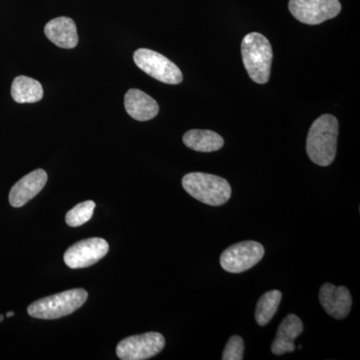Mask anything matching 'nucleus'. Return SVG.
<instances>
[{"label": "nucleus", "instance_id": "f257e3e1", "mask_svg": "<svg viewBox=\"0 0 360 360\" xmlns=\"http://www.w3.org/2000/svg\"><path fill=\"white\" fill-rule=\"evenodd\" d=\"M338 122L330 115L319 116L310 127L307 153L319 167H328L335 160L338 149Z\"/></svg>", "mask_w": 360, "mask_h": 360}, {"label": "nucleus", "instance_id": "f03ea898", "mask_svg": "<svg viewBox=\"0 0 360 360\" xmlns=\"http://www.w3.org/2000/svg\"><path fill=\"white\" fill-rule=\"evenodd\" d=\"M243 65L252 82L264 84L269 82L274 51L264 35L248 33L241 44Z\"/></svg>", "mask_w": 360, "mask_h": 360}, {"label": "nucleus", "instance_id": "7ed1b4c3", "mask_svg": "<svg viewBox=\"0 0 360 360\" xmlns=\"http://www.w3.org/2000/svg\"><path fill=\"white\" fill-rule=\"evenodd\" d=\"M182 186L189 195L207 205H224L231 196V184L217 175L191 172L182 179Z\"/></svg>", "mask_w": 360, "mask_h": 360}, {"label": "nucleus", "instance_id": "20e7f679", "mask_svg": "<svg viewBox=\"0 0 360 360\" xmlns=\"http://www.w3.org/2000/svg\"><path fill=\"white\" fill-rule=\"evenodd\" d=\"M89 293L82 288L63 291L47 296L32 303L27 312L30 316L39 319H58L68 316L84 304Z\"/></svg>", "mask_w": 360, "mask_h": 360}, {"label": "nucleus", "instance_id": "39448f33", "mask_svg": "<svg viewBox=\"0 0 360 360\" xmlns=\"http://www.w3.org/2000/svg\"><path fill=\"white\" fill-rule=\"evenodd\" d=\"M135 65L149 77L167 84H179L184 77L179 66L162 54L148 49H139L134 52Z\"/></svg>", "mask_w": 360, "mask_h": 360}, {"label": "nucleus", "instance_id": "423d86ee", "mask_svg": "<svg viewBox=\"0 0 360 360\" xmlns=\"http://www.w3.org/2000/svg\"><path fill=\"white\" fill-rule=\"evenodd\" d=\"M264 245L248 240L229 246L220 257V265L225 271L241 274L252 269L264 257Z\"/></svg>", "mask_w": 360, "mask_h": 360}, {"label": "nucleus", "instance_id": "0eeeda50", "mask_svg": "<svg viewBox=\"0 0 360 360\" xmlns=\"http://www.w3.org/2000/svg\"><path fill=\"white\" fill-rule=\"evenodd\" d=\"M165 345V338L160 333H146L120 341L116 354L122 360H146L160 354Z\"/></svg>", "mask_w": 360, "mask_h": 360}, {"label": "nucleus", "instance_id": "6e6552de", "mask_svg": "<svg viewBox=\"0 0 360 360\" xmlns=\"http://www.w3.org/2000/svg\"><path fill=\"white\" fill-rule=\"evenodd\" d=\"M288 8L300 22L316 25L336 18L341 4L338 0H290Z\"/></svg>", "mask_w": 360, "mask_h": 360}, {"label": "nucleus", "instance_id": "1a4fd4ad", "mask_svg": "<svg viewBox=\"0 0 360 360\" xmlns=\"http://www.w3.org/2000/svg\"><path fill=\"white\" fill-rule=\"evenodd\" d=\"M110 250L108 241L103 238H92L78 241L65 253V262L70 269H85L103 259Z\"/></svg>", "mask_w": 360, "mask_h": 360}, {"label": "nucleus", "instance_id": "9d476101", "mask_svg": "<svg viewBox=\"0 0 360 360\" xmlns=\"http://www.w3.org/2000/svg\"><path fill=\"white\" fill-rule=\"evenodd\" d=\"M319 302L324 310L335 319H345L352 309V295L345 286L324 283L319 290Z\"/></svg>", "mask_w": 360, "mask_h": 360}, {"label": "nucleus", "instance_id": "9b49d317", "mask_svg": "<svg viewBox=\"0 0 360 360\" xmlns=\"http://www.w3.org/2000/svg\"><path fill=\"white\" fill-rule=\"evenodd\" d=\"M47 174L44 169L33 170L18 180L9 193V202L13 207H21L44 189Z\"/></svg>", "mask_w": 360, "mask_h": 360}, {"label": "nucleus", "instance_id": "f8f14e48", "mask_svg": "<svg viewBox=\"0 0 360 360\" xmlns=\"http://www.w3.org/2000/svg\"><path fill=\"white\" fill-rule=\"evenodd\" d=\"M125 110L135 120L148 122L160 112L155 98L139 89H129L124 96Z\"/></svg>", "mask_w": 360, "mask_h": 360}, {"label": "nucleus", "instance_id": "ddd939ff", "mask_svg": "<svg viewBox=\"0 0 360 360\" xmlns=\"http://www.w3.org/2000/svg\"><path fill=\"white\" fill-rule=\"evenodd\" d=\"M44 33L52 44L61 49H75L78 44V34L75 21L66 16L53 18L44 27Z\"/></svg>", "mask_w": 360, "mask_h": 360}, {"label": "nucleus", "instance_id": "4468645a", "mask_svg": "<svg viewBox=\"0 0 360 360\" xmlns=\"http://www.w3.org/2000/svg\"><path fill=\"white\" fill-rule=\"evenodd\" d=\"M302 331L303 323L300 317L295 314H288L277 329L276 340L271 345L272 354L283 355L295 352V340L302 335Z\"/></svg>", "mask_w": 360, "mask_h": 360}, {"label": "nucleus", "instance_id": "2eb2a0df", "mask_svg": "<svg viewBox=\"0 0 360 360\" xmlns=\"http://www.w3.org/2000/svg\"><path fill=\"white\" fill-rule=\"evenodd\" d=\"M184 143L187 148L200 153H213L224 146V141L212 130L193 129L184 135Z\"/></svg>", "mask_w": 360, "mask_h": 360}, {"label": "nucleus", "instance_id": "dca6fc26", "mask_svg": "<svg viewBox=\"0 0 360 360\" xmlns=\"http://www.w3.org/2000/svg\"><path fill=\"white\" fill-rule=\"evenodd\" d=\"M11 96L18 103H34L44 97V89L37 80L20 75L14 78L11 85Z\"/></svg>", "mask_w": 360, "mask_h": 360}, {"label": "nucleus", "instance_id": "f3484780", "mask_svg": "<svg viewBox=\"0 0 360 360\" xmlns=\"http://www.w3.org/2000/svg\"><path fill=\"white\" fill-rule=\"evenodd\" d=\"M281 298L283 293L279 290H270L259 298L255 310V321L258 326H266L274 319L281 304Z\"/></svg>", "mask_w": 360, "mask_h": 360}, {"label": "nucleus", "instance_id": "a211bd4d", "mask_svg": "<svg viewBox=\"0 0 360 360\" xmlns=\"http://www.w3.org/2000/svg\"><path fill=\"white\" fill-rule=\"evenodd\" d=\"M94 208H96L94 201L87 200L79 203L66 213V224L70 227L82 226L91 219Z\"/></svg>", "mask_w": 360, "mask_h": 360}, {"label": "nucleus", "instance_id": "6ab92c4d", "mask_svg": "<svg viewBox=\"0 0 360 360\" xmlns=\"http://www.w3.org/2000/svg\"><path fill=\"white\" fill-rule=\"evenodd\" d=\"M245 354V342L238 335H233L227 341L222 354L224 360H243Z\"/></svg>", "mask_w": 360, "mask_h": 360}, {"label": "nucleus", "instance_id": "aec40b11", "mask_svg": "<svg viewBox=\"0 0 360 360\" xmlns=\"http://www.w3.org/2000/svg\"><path fill=\"white\" fill-rule=\"evenodd\" d=\"M14 315V312L13 311H9V312H7V314H6V316L7 317H13Z\"/></svg>", "mask_w": 360, "mask_h": 360}, {"label": "nucleus", "instance_id": "412c9836", "mask_svg": "<svg viewBox=\"0 0 360 360\" xmlns=\"http://www.w3.org/2000/svg\"><path fill=\"white\" fill-rule=\"evenodd\" d=\"M4 315L0 314V322H1L2 321H4Z\"/></svg>", "mask_w": 360, "mask_h": 360}]
</instances>
